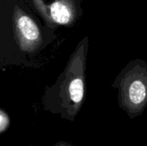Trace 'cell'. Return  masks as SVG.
<instances>
[{"mask_svg":"<svg viewBox=\"0 0 147 146\" xmlns=\"http://www.w3.org/2000/svg\"><path fill=\"white\" fill-rule=\"evenodd\" d=\"M89 39L85 36L71 53L65 70L42 98L43 109L68 121H74L81 110L86 91V59Z\"/></svg>","mask_w":147,"mask_h":146,"instance_id":"6da1fadb","label":"cell"},{"mask_svg":"<svg viewBox=\"0 0 147 146\" xmlns=\"http://www.w3.org/2000/svg\"><path fill=\"white\" fill-rule=\"evenodd\" d=\"M117 89L118 104L130 119L141 115L147 107V63L130 61L113 83Z\"/></svg>","mask_w":147,"mask_h":146,"instance_id":"7a4b0ae2","label":"cell"},{"mask_svg":"<svg viewBox=\"0 0 147 146\" xmlns=\"http://www.w3.org/2000/svg\"><path fill=\"white\" fill-rule=\"evenodd\" d=\"M31 7L50 28L59 26L71 27L78 18L77 0H29Z\"/></svg>","mask_w":147,"mask_h":146,"instance_id":"3957f363","label":"cell"},{"mask_svg":"<svg viewBox=\"0 0 147 146\" xmlns=\"http://www.w3.org/2000/svg\"><path fill=\"white\" fill-rule=\"evenodd\" d=\"M12 28L16 45L22 52L33 53L41 46L43 38L39 26L18 6L15 7L12 14Z\"/></svg>","mask_w":147,"mask_h":146,"instance_id":"277c9868","label":"cell"},{"mask_svg":"<svg viewBox=\"0 0 147 146\" xmlns=\"http://www.w3.org/2000/svg\"><path fill=\"white\" fill-rule=\"evenodd\" d=\"M9 124H10V120L8 113L4 109L1 108L0 109V133L1 134L7 132V130L9 127Z\"/></svg>","mask_w":147,"mask_h":146,"instance_id":"5b68a950","label":"cell"},{"mask_svg":"<svg viewBox=\"0 0 147 146\" xmlns=\"http://www.w3.org/2000/svg\"><path fill=\"white\" fill-rule=\"evenodd\" d=\"M53 146H72L71 143L70 142H66V141H59L58 143H56L55 145Z\"/></svg>","mask_w":147,"mask_h":146,"instance_id":"8992f818","label":"cell"},{"mask_svg":"<svg viewBox=\"0 0 147 146\" xmlns=\"http://www.w3.org/2000/svg\"><path fill=\"white\" fill-rule=\"evenodd\" d=\"M31 146H33V145H31Z\"/></svg>","mask_w":147,"mask_h":146,"instance_id":"52a82bcc","label":"cell"}]
</instances>
